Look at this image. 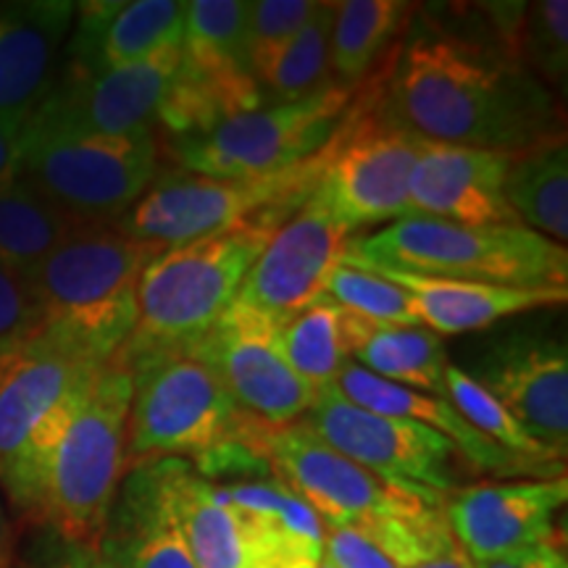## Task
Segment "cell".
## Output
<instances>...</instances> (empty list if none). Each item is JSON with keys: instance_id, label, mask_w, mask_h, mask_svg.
<instances>
[{"instance_id": "6da1fadb", "label": "cell", "mask_w": 568, "mask_h": 568, "mask_svg": "<svg viewBox=\"0 0 568 568\" xmlns=\"http://www.w3.org/2000/svg\"><path fill=\"white\" fill-rule=\"evenodd\" d=\"M393 116L424 140L518 153L558 138L556 98L514 55L458 32H418L393 80Z\"/></svg>"}, {"instance_id": "f546056e", "label": "cell", "mask_w": 568, "mask_h": 568, "mask_svg": "<svg viewBox=\"0 0 568 568\" xmlns=\"http://www.w3.org/2000/svg\"><path fill=\"white\" fill-rule=\"evenodd\" d=\"M410 6L403 0H345L337 3L332 24V77L339 84H358L372 71L389 40L403 30Z\"/></svg>"}, {"instance_id": "8992f818", "label": "cell", "mask_w": 568, "mask_h": 568, "mask_svg": "<svg viewBox=\"0 0 568 568\" xmlns=\"http://www.w3.org/2000/svg\"><path fill=\"white\" fill-rule=\"evenodd\" d=\"M293 211L261 213L232 230L205 234L155 255L138 284V324L119 353L193 345L201 339L237 301L253 261L280 219Z\"/></svg>"}, {"instance_id": "7c38bea8", "label": "cell", "mask_w": 568, "mask_h": 568, "mask_svg": "<svg viewBox=\"0 0 568 568\" xmlns=\"http://www.w3.org/2000/svg\"><path fill=\"white\" fill-rule=\"evenodd\" d=\"M422 138L397 119L368 116L339 130L326 142V163L314 193L339 222L361 230L408 216V184Z\"/></svg>"}, {"instance_id": "52a82bcc", "label": "cell", "mask_w": 568, "mask_h": 568, "mask_svg": "<svg viewBox=\"0 0 568 568\" xmlns=\"http://www.w3.org/2000/svg\"><path fill=\"white\" fill-rule=\"evenodd\" d=\"M326 148V145H324ZM326 151L301 166L261 180H216L174 169L155 174L151 187L116 226L140 243L166 247L232 230L268 211H293L314 193Z\"/></svg>"}, {"instance_id": "4dcf8cb0", "label": "cell", "mask_w": 568, "mask_h": 568, "mask_svg": "<svg viewBox=\"0 0 568 568\" xmlns=\"http://www.w3.org/2000/svg\"><path fill=\"white\" fill-rule=\"evenodd\" d=\"M82 224L59 205L42 197L24 180H17L0 193V264L30 272Z\"/></svg>"}, {"instance_id": "f35d334b", "label": "cell", "mask_w": 568, "mask_h": 568, "mask_svg": "<svg viewBox=\"0 0 568 568\" xmlns=\"http://www.w3.org/2000/svg\"><path fill=\"white\" fill-rule=\"evenodd\" d=\"M27 122H3L0 119V193L11 187L21 174V159H24Z\"/></svg>"}, {"instance_id": "44dd1931", "label": "cell", "mask_w": 568, "mask_h": 568, "mask_svg": "<svg viewBox=\"0 0 568 568\" xmlns=\"http://www.w3.org/2000/svg\"><path fill=\"white\" fill-rule=\"evenodd\" d=\"M71 0L0 3V119L30 122L55 82L63 42L74 24Z\"/></svg>"}, {"instance_id": "60d3db41", "label": "cell", "mask_w": 568, "mask_h": 568, "mask_svg": "<svg viewBox=\"0 0 568 568\" xmlns=\"http://www.w3.org/2000/svg\"><path fill=\"white\" fill-rule=\"evenodd\" d=\"M42 568H113V564L98 548H77V545H67V550H63L53 564Z\"/></svg>"}, {"instance_id": "d6a6232c", "label": "cell", "mask_w": 568, "mask_h": 568, "mask_svg": "<svg viewBox=\"0 0 568 568\" xmlns=\"http://www.w3.org/2000/svg\"><path fill=\"white\" fill-rule=\"evenodd\" d=\"M510 55L537 77L552 95L566 90L568 80V3L539 0L521 3Z\"/></svg>"}, {"instance_id": "f1b7e54d", "label": "cell", "mask_w": 568, "mask_h": 568, "mask_svg": "<svg viewBox=\"0 0 568 568\" xmlns=\"http://www.w3.org/2000/svg\"><path fill=\"white\" fill-rule=\"evenodd\" d=\"M337 3L316 0L303 27L253 74L261 105H284L303 101L335 84L332 77V24Z\"/></svg>"}, {"instance_id": "cb8c5ba5", "label": "cell", "mask_w": 568, "mask_h": 568, "mask_svg": "<svg viewBox=\"0 0 568 568\" xmlns=\"http://www.w3.org/2000/svg\"><path fill=\"white\" fill-rule=\"evenodd\" d=\"M339 261L366 268V272L406 290L414 301L418 324L439 337L468 335V332L495 326L503 318L550 308V305H564L568 301V287H500V284L397 272V268L361 264V261L351 258Z\"/></svg>"}, {"instance_id": "4fadbf2b", "label": "cell", "mask_w": 568, "mask_h": 568, "mask_svg": "<svg viewBox=\"0 0 568 568\" xmlns=\"http://www.w3.org/2000/svg\"><path fill=\"white\" fill-rule=\"evenodd\" d=\"M180 63L182 45H174L153 59L105 74L63 71L27 122V132L61 138H122L155 130Z\"/></svg>"}, {"instance_id": "836d02e7", "label": "cell", "mask_w": 568, "mask_h": 568, "mask_svg": "<svg viewBox=\"0 0 568 568\" xmlns=\"http://www.w3.org/2000/svg\"><path fill=\"white\" fill-rule=\"evenodd\" d=\"M445 400L450 403V406L456 408L479 435L493 439V443L500 445L503 450L545 466L564 464L558 456H552L548 447L539 445L537 439L479 385V382H474L468 372H464V368L456 364H447L445 368Z\"/></svg>"}, {"instance_id": "5b68a950", "label": "cell", "mask_w": 568, "mask_h": 568, "mask_svg": "<svg viewBox=\"0 0 568 568\" xmlns=\"http://www.w3.org/2000/svg\"><path fill=\"white\" fill-rule=\"evenodd\" d=\"M343 258L500 287H568L566 245L521 224L477 226L403 216L353 237Z\"/></svg>"}, {"instance_id": "2e32d148", "label": "cell", "mask_w": 568, "mask_h": 568, "mask_svg": "<svg viewBox=\"0 0 568 568\" xmlns=\"http://www.w3.org/2000/svg\"><path fill=\"white\" fill-rule=\"evenodd\" d=\"M489 395L560 460L568 450V353L564 339L516 332L487 345L474 372Z\"/></svg>"}, {"instance_id": "3957f363", "label": "cell", "mask_w": 568, "mask_h": 568, "mask_svg": "<svg viewBox=\"0 0 568 568\" xmlns=\"http://www.w3.org/2000/svg\"><path fill=\"white\" fill-rule=\"evenodd\" d=\"M161 247L140 243L116 222H82L27 272L42 332L103 366L138 324V284Z\"/></svg>"}, {"instance_id": "30bf717a", "label": "cell", "mask_w": 568, "mask_h": 568, "mask_svg": "<svg viewBox=\"0 0 568 568\" xmlns=\"http://www.w3.org/2000/svg\"><path fill=\"white\" fill-rule=\"evenodd\" d=\"M261 453L274 477L314 508L324 527H368L385 518H424L445 508V497L414 493L339 456L305 422L264 426Z\"/></svg>"}, {"instance_id": "9c48e42d", "label": "cell", "mask_w": 568, "mask_h": 568, "mask_svg": "<svg viewBox=\"0 0 568 568\" xmlns=\"http://www.w3.org/2000/svg\"><path fill=\"white\" fill-rule=\"evenodd\" d=\"M155 174V130L122 138L27 132L19 180L80 222H119L151 187Z\"/></svg>"}, {"instance_id": "1f68e13d", "label": "cell", "mask_w": 568, "mask_h": 568, "mask_svg": "<svg viewBox=\"0 0 568 568\" xmlns=\"http://www.w3.org/2000/svg\"><path fill=\"white\" fill-rule=\"evenodd\" d=\"M287 364L316 395L337 389L351 355L343 339V311L326 297L311 303L280 329Z\"/></svg>"}, {"instance_id": "ffe728a7", "label": "cell", "mask_w": 568, "mask_h": 568, "mask_svg": "<svg viewBox=\"0 0 568 568\" xmlns=\"http://www.w3.org/2000/svg\"><path fill=\"white\" fill-rule=\"evenodd\" d=\"M182 0H92L77 3V24H71V74L105 71L148 61L166 48L182 45Z\"/></svg>"}, {"instance_id": "7a4b0ae2", "label": "cell", "mask_w": 568, "mask_h": 568, "mask_svg": "<svg viewBox=\"0 0 568 568\" xmlns=\"http://www.w3.org/2000/svg\"><path fill=\"white\" fill-rule=\"evenodd\" d=\"M130 397L132 376L111 358L40 418L0 487L63 545L101 542L126 471Z\"/></svg>"}, {"instance_id": "4316f807", "label": "cell", "mask_w": 568, "mask_h": 568, "mask_svg": "<svg viewBox=\"0 0 568 568\" xmlns=\"http://www.w3.org/2000/svg\"><path fill=\"white\" fill-rule=\"evenodd\" d=\"M169 503L195 568H247L243 531L222 489L197 474L190 460H159Z\"/></svg>"}, {"instance_id": "d590c367", "label": "cell", "mask_w": 568, "mask_h": 568, "mask_svg": "<svg viewBox=\"0 0 568 568\" xmlns=\"http://www.w3.org/2000/svg\"><path fill=\"white\" fill-rule=\"evenodd\" d=\"M316 0H255L247 9V55L255 74L311 17Z\"/></svg>"}, {"instance_id": "8fae6325", "label": "cell", "mask_w": 568, "mask_h": 568, "mask_svg": "<svg viewBox=\"0 0 568 568\" xmlns=\"http://www.w3.org/2000/svg\"><path fill=\"white\" fill-rule=\"evenodd\" d=\"M305 424L339 456L414 493L450 497L460 489V450L429 426L355 406L339 389L316 397Z\"/></svg>"}, {"instance_id": "ba28073f", "label": "cell", "mask_w": 568, "mask_h": 568, "mask_svg": "<svg viewBox=\"0 0 568 568\" xmlns=\"http://www.w3.org/2000/svg\"><path fill=\"white\" fill-rule=\"evenodd\" d=\"M353 84H329L303 101L224 119L195 138H169L184 172L216 180H261L324 151L353 101Z\"/></svg>"}, {"instance_id": "b9f144b4", "label": "cell", "mask_w": 568, "mask_h": 568, "mask_svg": "<svg viewBox=\"0 0 568 568\" xmlns=\"http://www.w3.org/2000/svg\"><path fill=\"white\" fill-rule=\"evenodd\" d=\"M0 568H13V531L6 516L3 489H0Z\"/></svg>"}, {"instance_id": "ee69618b", "label": "cell", "mask_w": 568, "mask_h": 568, "mask_svg": "<svg viewBox=\"0 0 568 568\" xmlns=\"http://www.w3.org/2000/svg\"><path fill=\"white\" fill-rule=\"evenodd\" d=\"M316 568H335V566H332V564H326V560H324V558H322V564H318V566H316Z\"/></svg>"}, {"instance_id": "e575fe53", "label": "cell", "mask_w": 568, "mask_h": 568, "mask_svg": "<svg viewBox=\"0 0 568 568\" xmlns=\"http://www.w3.org/2000/svg\"><path fill=\"white\" fill-rule=\"evenodd\" d=\"M322 297L335 303L337 308L347 311V314L368 318V322L422 326L418 324L414 301H410L406 290L366 272V268L345 264V261H339L332 268Z\"/></svg>"}, {"instance_id": "83f0119b", "label": "cell", "mask_w": 568, "mask_h": 568, "mask_svg": "<svg viewBox=\"0 0 568 568\" xmlns=\"http://www.w3.org/2000/svg\"><path fill=\"white\" fill-rule=\"evenodd\" d=\"M503 195L518 224L564 245L568 240V151L564 134L510 155Z\"/></svg>"}, {"instance_id": "7bdbcfd3", "label": "cell", "mask_w": 568, "mask_h": 568, "mask_svg": "<svg viewBox=\"0 0 568 568\" xmlns=\"http://www.w3.org/2000/svg\"><path fill=\"white\" fill-rule=\"evenodd\" d=\"M416 568H474V564H471V558H468L466 552L458 548V545H453V548L445 550L443 556L426 560V564L416 566Z\"/></svg>"}, {"instance_id": "f6af8a7d", "label": "cell", "mask_w": 568, "mask_h": 568, "mask_svg": "<svg viewBox=\"0 0 568 568\" xmlns=\"http://www.w3.org/2000/svg\"><path fill=\"white\" fill-rule=\"evenodd\" d=\"M556 568H568V564H566V560H560V564H558Z\"/></svg>"}, {"instance_id": "5bb4252c", "label": "cell", "mask_w": 568, "mask_h": 568, "mask_svg": "<svg viewBox=\"0 0 568 568\" xmlns=\"http://www.w3.org/2000/svg\"><path fill=\"white\" fill-rule=\"evenodd\" d=\"M193 351L209 361L240 410L272 429L308 414L316 393L290 368L282 353L280 326L234 301Z\"/></svg>"}, {"instance_id": "d6986e66", "label": "cell", "mask_w": 568, "mask_h": 568, "mask_svg": "<svg viewBox=\"0 0 568 568\" xmlns=\"http://www.w3.org/2000/svg\"><path fill=\"white\" fill-rule=\"evenodd\" d=\"M98 368L42 329L0 351V487L11 477L40 418Z\"/></svg>"}, {"instance_id": "d4e9b609", "label": "cell", "mask_w": 568, "mask_h": 568, "mask_svg": "<svg viewBox=\"0 0 568 568\" xmlns=\"http://www.w3.org/2000/svg\"><path fill=\"white\" fill-rule=\"evenodd\" d=\"M98 550L113 568H195L159 460L124 474Z\"/></svg>"}, {"instance_id": "ac0fdd59", "label": "cell", "mask_w": 568, "mask_h": 568, "mask_svg": "<svg viewBox=\"0 0 568 568\" xmlns=\"http://www.w3.org/2000/svg\"><path fill=\"white\" fill-rule=\"evenodd\" d=\"M510 155L422 138L408 184V216L477 226L518 224L503 195Z\"/></svg>"}, {"instance_id": "8d00e7d4", "label": "cell", "mask_w": 568, "mask_h": 568, "mask_svg": "<svg viewBox=\"0 0 568 568\" xmlns=\"http://www.w3.org/2000/svg\"><path fill=\"white\" fill-rule=\"evenodd\" d=\"M42 329V316L27 274L0 264V351L24 343Z\"/></svg>"}, {"instance_id": "ab89813d", "label": "cell", "mask_w": 568, "mask_h": 568, "mask_svg": "<svg viewBox=\"0 0 568 568\" xmlns=\"http://www.w3.org/2000/svg\"><path fill=\"white\" fill-rule=\"evenodd\" d=\"M560 560H566L564 552L558 550V545H539V548L516 552V556L495 558V560H481L474 564V568H556Z\"/></svg>"}, {"instance_id": "7402d4cb", "label": "cell", "mask_w": 568, "mask_h": 568, "mask_svg": "<svg viewBox=\"0 0 568 568\" xmlns=\"http://www.w3.org/2000/svg\"><path fill=\"white\" fill-rule=\"evenodd\" d=\"M243 531L247 568H316L324 521L274 474L216 485Z\"/></svg>"}, {"instance_id": "e0dca14e", "label": "cell", "mask_w": 568, "mask_h": 568, "mask_svg": "<svg viewBox=\"0 0 568 568\" xmlns=\"http://www.w3.org/2000/svg\"><path fill=\"white\" fill-rule=\"evenodd\" d=\"M566 497V477L481 481L450 495L447 527L474 564L516 556L556 542V518Z\"/></svg>"}, {"instance_id": "9a60e30c", "label": "cell", "mask_w": 568, "mask_h": 568, "mask_svg": "<svg viewBox=\"0 0 568 568\" xmlns=\"http://www.w3.org/2000/svg\"><path fill=\"white\" fill-rule=\"evenodd\" d=\"M353 230L311 193L276 226L245 274L237 303L282 326L311 303L322 301L324 284L339 264Z\"/></svg>"}, {"instance_id": "277c9868", "label": "cell", "mask_w": 568, "mask_h": 568, "mask_svg": "<svg viewBox=\"0 0 568 568\" xmlns=\"http://www.w3.org/2000/svg\"><path fill=\"white\" fill-rule=\"evenodd\" d=\"M113 358L132 376L126 471L163 458L201 460L222 445L251 439L264 426L240 410L209 361L190 345L148 347Z\"/></svg>"}, {"instance_id": "484cf974", "label": "cell", "mask_w": 568, "mask_h": 568, "mask_svg": "<svg viewBox=\"0 0 568 568\" xmlns=\"http://www.w3.org/2000/svg\"><path fill=\"white\" fill-rule=\"evenodd\" d=\"M343 339L353 364L379 379L445 397V343L426 326L379 324L343 311Z\"/></svg>"}, {"instance_id": "603a6c76", "label": "cell", "mask_w": 568, "mask_h": 568, "mask_svg": "<svg viewBox=\"0 0 568 568\" xmlns=\"http://www.w3.org/2000/svg\"><path fill=\"white\" fill-rule=\"evenodd\" d=\"M337 389L339 395L347 397L355 406L372 410V414L410 418V422H418L439 432V435L458 447L460 456L466 458V464L474 471H493L500 474V477H518V474L537 479L564 477V466H545L535 464V460L518 458L514 453L503 450L500 445H495L493 439L479 435L445 397L393 385V382L379 379V376L366 372V368L353 364V361H347L343 374H339Z\"/></svg>"}, {"instance_id": "74e56055", "label": "cell", "mask_w": 568, "mask_h": 568, "mask_svg": "<svg viewBox=\"0 0 568 568\" xmlns=\"http://www.w3.org/2000/svg\"><path fill=\"white\" fill-rule=\"evenodd\" d=\"M324 560L335 568H400L364 531L324 527Z\"/></svg>"}]
</instances>
